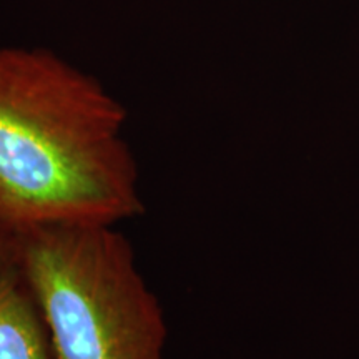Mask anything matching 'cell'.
Returning a JSON list of instances; mask_svg holds the SVG:
<instances>
[{
    "mask_svg": "<svg viewBox=\"0 0 359 359\" xmlns=\"http://www.w3.org/2000/svg\"><path fill=\"white\" fill-rule=\"evenodd\" d=\"M127 110L47 48L0 47V226L120 224L145 212Z\"/></svg>",
    "mask_w": 359,
    "mask_h": 359,
    "instance_id": "6da1fadb",
    "label": "cell"
},
{
    "mask_svg": "<svg viewBox=\"0 0 359 359\" xmlns=\"http://www.w3.org/2000/svg\"><path fill=\"white\" fill-rule=\"evenodd\" d=\"M17 264V235L0 226V275Z\"/></svg>",
    "mask_w": 359,
    "mask_h": 359,
    "instance_id": "277c9868",
    "label": "cell"
},
{
    "mask_svg": "<svg viewBox=\"0 0 359 359\" xmlns=\"http://www.w3.org/2000/svg\"><path fill=\"white\" fill-rule=\"evenodd\" d=\"M0 359H58L42 313L17 264L0 275Z\"/></svg>",
    "mask_w": 359,
    "mask_h": 359,
    "instance_id": "3957f363",
    "label": "cell"
},
{
    "mask_svg": "<svg viewBox=\"0 0 359 359\" xmlns=\"http://www.w3.org/2000/svg\"><path fill=\"white\" fill-rule=\"evenodd\" d=\"M17 268L58 359H165L163 306L118 224L20 233Z\"/></svg>",
    "mask_w": 359,
    "mask_h": 359,
    "instance_id": "7a4b0ae2",
    "label": "cell"
}]
</instances>
